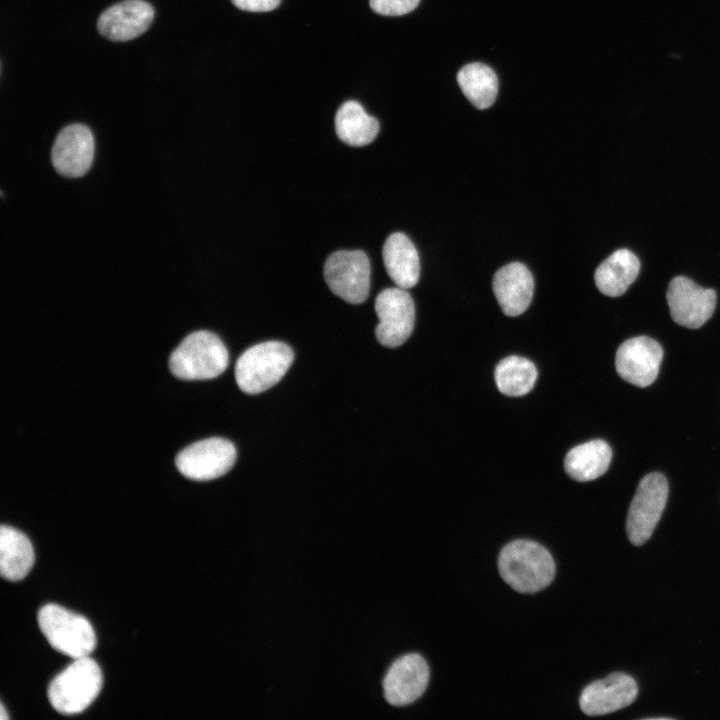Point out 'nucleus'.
<instances>
[{"instance_id":"obj_1","label":"nucleus","mask_w":720,"mask_h":720,"mask_svg":"<svg viewBox=\"0 0 720 720\" xmlns=\"http://www.w3.org/2000/svg\"><path fill=\"white\" fill-rule=\"evenodd\" d=\"M498 569L502 579L520 593L543 590L555 576V563L548 550L526 539L514 540L503 547Z\"/></svg>"},{"instance_id":"obj_2","label":"nucleus","mask_w":720,"mask_h":720,"mask_svg":"<svg viewBox=\"0 0 720 720\" xmlns=\"http://www.w3.org/2000/svg\"><path fill=\"white\" fill-rule=\"evenodd\" d=\"M229 362L221 339L206 330L189 334L169 358L171 373L181 380H206L222 374Z\"/></svg>"},{"instance_id":"obj_3","label":"nucleus","mask_w":720,"mask_h":720,"mask_svg":"<svg viewBox=\"0 0 720 720\" xmlns=\"http://www.w3.org/2000/svg\"><path fill=\"white\" fill-rule=\"evenodd\" d=\"M294 359L292 349L280 341H267L247 349L235 365L238 387L247 394H259L277 384Z\"/></svg>"},{"instance_id":"obj_4","label":"nucleus","mask_w":720,"mask_h":720,"mask_svg":"<svg viewBox=\"0 0 720 720\" xmlns=\"http://www.w3.org/2000/svg\"><path fill=\"white\" fill-rule=\"evenodd\" d=\"M102 682L101 669L93 659L77 658L51 681L48 699L61 714H78L97 698Z\"/></svg>"},{"instance_id":"obj_5","label":"nucleus","mask_w":720,"mask_h":720,"mask_svg":"<svg viewBox=\"0 0 720 720\" xmlns=\"http://www.w3.org/2000/svg\"><path fill=\"white\" fill-rule=\"evenodd\" d=\"M37 618L40 630L56 651L77 659L94 650V629L82 615L57 604H46L39 610Z\"/></svg>"},{"instance_id":"obj_6","label":"nucleus","mask_w":720,"mask_h":720,"mask_svg":"<svg viewBox=\"0 0 720 720\" xmlns=\"http://www.w3.org/2000/svg\"><path fill=\"white\" fill-rule=\"evenodd\" d=\"M668 482L658 472L647 474L640 481L629 507L626 531L630 542L643 545L652 535L665 508Z\"/></svg>"},{"instance_id":"obj_7","label":"nucleus","mask_w":720,"mask_h":720,"mask_svg":"<svg viewBox=\"0 0 720 720\" xmlns=\"http://www.w3.org/2000/svg\"><path fill=\"white\" fill-rule=\"evenodd\" d=\"M324 278L330 290L351 304L364 302L370 287V263L361 250L332 253L324 265Z\"/></svg>"},{"instance_id":"obj_8","label":"nucleus","mask_w":720,"mask_h":720,"mask_svg":"<svg viewBox=\"0 0 720 720\" xmlns=\"http://www.w3.org/2000/svg\"><path fill=\"white\" fill-rule=\"evenodd\" d=\"M236 449L232 442L220 437L197 441L182 451L175 464L179 472L195 481L212 480L226 474L234 465Z\"/></svg>"},{"instance_id":"obj_9","label":"nucleus","mask_w":720,"mask_h":720,"mask_svg":"<svg viewBox=\"0 0 720 720\" xmlns=\"http://www.w3.org/2000/svg\"><path fill=\"white\" fill-rule=\"evenodd\" d=\"M375 311L379 318L375 334L381 345L395 348L410 337L415 322V306L407 289L382 290L376 297Z\"/></svg>"},{"instance_id":"obj_10","label":"nucleus","mask_w":720,"mask_h":720,"mask_svg":"<svg viewBox=\"0 0 720 720\" xmlns=\"http://www.w3.org/2000/svg\"><path fill=\"white\" fill-rule=\"evenodd\" d=\"M666 298L672 319L691 329L705 324L713 315L716 305V292L713 289H704L684 276L671 280Z\"/></svg>"},{"instance_id":"obj_11","label":"nucleus","mask_w":720,"mask_h":720,"mask_svg":"<svg viewBox=\"0 0 720 720\" xmlns=\"http://www.w3.org/2000/svg\"><path fill=\"white\" fill-rule=\"evenodd\" d=\"M663 358L661 345L647 336H638L623 342L615 356L619 376L638 387L651 385L659 372Z\"/></svg>"},{"instance_id":"obj_12","label":"nucleus","mask_w":720,"mask_h":720,"mask_svg":"<svg viewBox=\"0 0 720 720\" xmlns=\"http://www.w3.org/2000/svg\"><path fill=\"white\" fill-rule=\"evenodd\" d=\"M94 137L83 124H71L57 135L51 150L54 169L66 177L83 176L94 158Z\"/></svg>"},{"instance_id":"obj_13","label":"nucleus","mask_w":720,"mask_h":720,"mask_svg":"<svg viewBox=\"0 0 720 720\" xmlns=\"http://www.w3.org/2000/svg\"><path fill=\"white\" fill-rule=\"evenodd\" d=\"M429 677L426 660L416 653L406 654L388 669L383 680L384 696L394 706L411 704L424 693Z\"/></svg>"},{"instance_id":"obj_14","label":"nucleus","mask_w":720,"mask_h":720,"mask_svg":"<svg viewBox=\"0 0 720 720\" xmlns=\"http://www.w3.org/2000/svg\"><path fill=\"white\" fill-rule=\"evenodd\" d=\"M635 680L621 672H614L586 686L579 698L581 710L588 716L605 715L630 705L637 697Z\"/></svg>"},{"instance_id":"obj_15","label":"nucleus","mask_w":720,"mask_h":720,"mask_svg":"<svg viewBox=\"0 0 720 720\" xmlns=\"http://www.w3.org/2000/svg\"><path fill=\"white\" fill-rule=\"evenodd\" d=\"M154 9L143 0H125L107 8L98 18L99 33L112 41H128L151 25Z\"/></svg>"},{"instance_id":"obj_16","label":"nucleus","mask_w":720,"mask_h":720,"mask_svg":"<svg viewBox=\"0 0 720 720\" xmlns=\"http://www.w3.org/2000/svg\"><path fill=\"white\" fill-rule=\"evenodd\" d=\"M492 285L505 315L515 317L529 307L534 292V280L524 264L512 262L503 266L495 273Z\"/></svg>"},{"instance_id":"obj_17","label":"nucleus","mask_w":720,"mask_h":720,"mask_svg":"<svg viewBox=\"0 0 720 720\" xmlns=\"http://www.w3.org/2000/svg\"><path fill=\"white\" fill-rule=\"evenodd\" d=\"M382 255L386 271L397 287L409 289L417 284L420 275L418 252L404 233L391 234L383 245Z\"/></svg>"},{"instance_id":"obj_18","label":"nucleus","mask_w":720,"mask_h":720,"mask_svg":"<svg viewBox=\"0 0 720 720\" xmlns=\"http://www.w3.org/2000/svg\"><path fill=\"white\" fill-rule=\"evenodd\" d=\"M640 271L637 256L628 249H619L596 269L594 280L598 290L606 296L623 295Z\"/></svg>"},{"instance_id":"obj_19","label":"nucleus","mask_w":720,"mask_h":720,"mask_svg":"<svg viewBox=\"0 0 720 720\" xmlns=\"http://www.w3.org/2000/svg\"><path fill=\"white\" fill-rule=\"evenodd\" d=\"M34 550L21 531L7 525L0 528V573L9 581L23 579L34 564Z\"/></svg>"},{"instance_id":"obj_20","label":"nucleus","mask_w":720,"mask_h":720,"mask_svg":"<svg viewBox=\"0 0 720 720\" xmlns=\"http://www.w3.org/2000/svg\"><path fill=\"white\" fill-rule=\"evenodd\" d=\"M611 458V448L605 441L591 440L573 447L566 454L564 468L576 481H591L606 472Z\"/></svg>"},{"instance_id":"obj_21","label":"nucleus","mask_w":720,"mask_h":720,"mask_svg":"<svg viewBox=\"0 0 720 720\" xmlns=\"http://www.w3.org/2000/svg\"><path fill=\"white\" fill-rule=\"evenodd\" d=\"M335 130L339 139L347 145L361 147L371 143L379 132L376 118L368 115L356 101L340 106L335 116Z\"/></svg>"},{"instance_id":"obj_22","label":"nucleus","mask_w":720,"mask_h":720,"mask_svg":"<svg viewBox=\"0 0 720 720\" xmlns=\"http://www.w3.org/2000/svg\"><path fill=\"white\" fill-rule=\"evenodd\" d=\"M458 84L467 99L478 109L489 108L498 93L495 72L482 63H470L460 69Z\"/></svg>"},{"instance_id":"obj_23","label":"nucleus","mask_w":720,"mask_h":720,"mask_svg":"<svg viewBox=\"0 0 720 720\" xmlns=\"http://www.w3.org/2000/svg\"><path fill=\"white\" fill-rule=\"evenodd\" d=\"M537 375V369L533 362L516 355L502 359L494 372L498 390L502 394L512 397L530 392L535 385Z\"/></svg>"},{"instance_id":"obj_24","label":"nucleus","mask_w":720,"mask_h":720,"mask_svg":"<svg viewBox=\"0 0 720 720\" xmlns=\"http://www.w3.org/2000/svg\"><path fill=\"white\" fill-rule=\"evenodd\" d=\"M420 0H370L372 10L384 16H401L413 11Z\"/></svg>"},{"instance_id":"obj_25","label":"nucleus","mask_w":720,"mask_h":720,"mask_svg":"<svg viewBox=\"0 0 720 720\" xmlns=\"http://www.w3.org/2000/svg\"><path fill=\"white\" fill-rule=\"evenodd\" d=\"M239 9L250 12H267L278 7L281 0H231Z\"/></svg>"},{"instance_id":"obj_26","label":"nucleus","mask_w":720,"mask_h":720,"mask_svg":"<svg viewBox=\"0 0 720 720\" xmlns=\"http://www.w3.org/2000/svg\"><path fill=\"white\" fill-rule=\"evenodd\" d=\"M0 711H1V713H0V719H1V720H7V719H9V715H8L7 712H6L3 703H1V705H0Z\"/></svg>"}]
</instances>
